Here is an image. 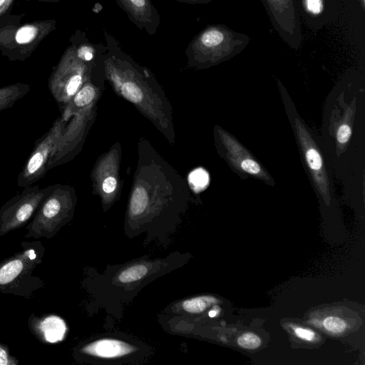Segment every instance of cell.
I'll return each mask as SVG.
<instances>
[{
    "label": "cell",
    "mask_w": 365,
    "mask_h": 365,
    "mask_svg": "<svg viewBox=\"0 0 365 365\" xmlns=\"http://www.w3.org/2000/svg\"><path fill=\"white\" fill-rule=\"evenodd\" d=\"M22 250L0 262V293L31 298L43 288V280L33 274L42 262L45 247L38 240L22 242Z\"/></svg>",
    "instance_id": "obj_1"
},
{
    "label": "cell",
    "mask_w": 365,
    "mask_h": 365,
    "mask_svg": "<svg viewBox=\"0 0 365 365\" xmlns=\"http://www.w3.org/2000/svg\"><path fill=\"white\" fill-rule=\"evenodd\" d=\"M250 41V38L245 34L224 25H210L195 36L185 53L190 63L210 66L240 53Z\"/></svg>",
    "instance_id": "obj_2"
},
{
    "label": "cell",
    "mask_w": 365,
    "mask_h": 365,
    "mask_svg": "<svg viewBox=\"0 0 365 365\" xmlns=\"http://www.w3.org/2000/svg\"><path fill=\"white\" fill-rule=\"evenodd\" d=\"M74 205L73 190L66 185H50L34 215L26 226V238H53L71 219Z\"/></svg>",
    "instance_id": "obj_3"
},
{
    "label": "cell",
    "mask_w": 365,
    "mask_h": 365,
    "mask_svg": "<svg viewBox=\"0 0 365 365\" xmlns=\"http://www.w3.org/2000/svg\"><path fill=\"white\" fill-rule=\"evenodd\" d=\"M55 28L54 20L22 25L14 21L0 22V51L11 61H24Z\"/></svg>",
    "instance_id": "obj_4"
},
{
    "label": "cell",
    "mask_w": 365,
    "mask_h": 365,
    "mask_svg": "<svg viewBox=\"0 0 365 365\" xmlns=\"http://www.w3.org/2000/svg\"><path fill=\"white\" fill-rule=\"evenodd\" d=\"M87 65L80 59L73 44L69 46L57 66L53 70L49 80V91L58 102L70 101L83 82Z\"/></svg>",
    "instance_id": "obj_5"
},
{
    "label": "cell",
    "mask_w": 365,
    "mask_h": 365,
    "mask_svg": "<svg viewBox=\"0 0 365 365\" xmlns=\"http://www.w3.org/2000/svg\"><path fill=\"white\" fill-rule=\"evenodd\" d=\"M63 118L56 119L49 130L38 138L22 170L17 177V185L26 187L43 178L64 130Z\"/></svg>",
    "instance_id": "obj_6"
},
{
    "label": "cell",
    "mask_w": 365,
    "mask_h": 365,
    "mask_svg": "<svg viewBox=\"0 0 365 365\" xmlns=\"http://www.w3.org/2000/svg\"><path fill=\"white\" fill-rule=\"evenodd\" d=\"M50 185H30L10 198L0 208V237L19 229L31 220Z\"/></svg>",
    "instance_id": "obj_7"
},
{
    "label": "cell",
    "mask_w": 365,
    "mask_h": 365,
    "mask_svg": "<svg viewBox=\"0 0 365 365\" xmlns=\"http://www.w3.org/2000/svg\"><path fill=\"white\" fill-rule=\"evenodd\" d=\"M261 1L278 35L292 48H299L303 37L300 16L294 0Z\"/></svg>",
    "instance_id": "obj_8"
},
{
    "label": "cell",
    "mask_w": 365,
    "mask_h": 365,
    "mask_svg": "<svg viewBox=\"0 0 365 365\" xmlns=\"http://www.w3.org/2000/svg\"><path fill=\"white\" fill-rule=\"evenodd\" d=\"M294 121L298 140L314 185L324 201L329 203L330 182L321 152L302 122L298 118Z\"/></svg>",
    "instance_id": "obj_9"
},
{
    "label": "cell",
    "mask_w": 365,
    "mask_h": 365,
    "mask_svg": "<svg viewBox=\"0 0 365 365\" xmlns=\"http://www.w3.org/2000/svg\"><path fill=\"white\" fill-rule=\"evenodd\" d=\"M299 16L312 30L317 31L335 20L339 11V0H294Z\"/></svg>",
    "instance_id": "obj_10"
},
{
    "label": "cell",
    "mask_w": 365,
    "mask_h": 365,
    "mask_svg": "<svg viewBox=\"0 0 365 365\" xmlns=\"http://www.w3.org/2000/svg\"><path fill=\"white\" fill-rule=\"evenodd\" d=\"M116 2L138 29L150 35L155 34L160 16L151 0H116Z\"/></svg>",
    "instance_id": "obj_11"
},
{
    "label": "cell",
    "mask_w": 365,
    "mask_h": 365,
    "mask_svg": "<svg viewBox=\"0 0 365 365\" xmlns=\"http://www.w3.org/2000/svg\"><path fill=\"white\" fill-rule=\"evenodd\" d=\"M28 327L34 336L43 344H56L63 341L68 330L61 317L48 314L40 317L31 314L28 319Z\"/></svg>",
    "instance_id": "obj_12"
},
{
    "label": "cell",
    "mask_w": 365,
    "mask_h": 365,
    "mask_svg": "<svg viewBox=\"0 0 365 365\" xmlns=\"http://www.w3.org/2000/svg\"><path fill=\"white\" fill-rule=\"evenodd\" d=\"M222 141L230 161L242 171L257 178L269 180V175L252 156L229 134L222 132Z\"/></svg>",
    "instance_id": "obj_13"
},
{
    "label": "cell",
    "mask_w": 365,
    "mask_h": 365,
    "mask_svg": "<svg viewBox=\"0 0 365 365\" xmlns=\"http://www.w3.org/2000/svg\"><path fill=\"white\" fill-rule=\"evenodd\" d=\"M135 351V347L125 341L114 339H102L81 348L85 354L102 359H115Z\"/></svg>",
    "instance_id": "obj_14"
},
{
    "label": "cell",
    "mask_w": 365,
    "mask_h": 365,
    "mask_svg": "<svg viewBox=\"0 0 365 365\" xmlns=\"http://www.w3.org/2000/svg\"><path fill=\"white\" fill-rule=\"evenodd\" d=\"M148 272L149 266L147 264H135L123 269L118 274L117 279L122 284H130L145 277Z\"/></svg>",
    "instance_id": "obj_15"
},
{
    "label": "cell",
    "mask_w": 365,
    "mask_h": 365,
    "mask_svg": "<svg viewBox=\"0 0 365 365\" xmlns=\"http://www.w3.org/2000/svg\"><path fill=\"white\" fill-rule=\"evenodd\" d=\"M218 299L212 296H200L187 299L182 304L183 310L192 314L203 312L211 305L217 304Z\"/></svg>",
    "instance_id": "obj_16"
},
{
    "label": "cell",
    "mask_w": 365,
    "mask_h": 365,
    "mask_svg": "<svg viewBox=\"0 0 365 365\" xmlns=\"http://www.w3.org/2000/svg\"><path fill=\"white\" fill-rule=\"evenodd\" d=\"M30 91V86L24 83H16L0 88V101L15 100L18 101Z\"/></svg>",
    "instance_id": "obj_17"
},
{
    "label": "cell",
    "mask_w": 365,
    "mask_h": 365,
    "mask_svg": "<svg viewBox=\"0 0 365 365\" xmlns=\"http://www.w3.org/2000/svg\"><path fill=\"white\" fill-rule=\"evenodd\" d=\"M148 198L145 190L142 187L135 188L130 202V212L134 216L141 215L146 209Z\"/></svg>",
    "instance_id": "obj_18"
},
{
    "label": "cell",
    "mask_w": 365,
    "mask_h": 365,
    "mask_svg": "<svg viewBox=\"0 0 365 365\" xmlns=\"http://www.w3.org/2000/svg\"><path fill=\"white\" fill-rule=\"evenodd\" d=\"M95 90L89 84L83 86L76 92L70 101L72 102V106L76 108H82L88 105L95 97Z\"/></svg>",
    "instance_id": "obj_19"
},
{
    "label": "cell",
    "mask_w": 365,
    "mask_h": 365,
    "mask_svg": "<svg viewBox=\"0 0 365 365\" xmlns=\"http://www.w3.org/2000/svg\"><path fill=\"white\" fill-rule=\"evenodd\" d=\"M324 329L332 334H340L346 329V323L340 317L328 316L322 322Z\"/></svg>",
    "instance_id": "obj_20"
},
{
    "label": "cell",
    "mask_w": 365,
    "mask_h": 365,
    "mask_svg": "<svg viewBox=\"0 0 365 365\" xmlns=\"http://www.w3.org/2000/svg\"><path fill=\"white\" fill-rule=\"evenodd\" d=\"M240 346L246 349H255L262 344L259 336L252 332H245L237 339Z\"/></svg>",
    "instance_id": "obj_21"
},
{
    "label": "cell",
    "mask_w": 365,
    "mask_h": 365,
    "mask_svg": "<svg viewBox=\"0 0 365 365\" xmlns=\"http://www.w3.org/2000/svg\"><path fill=\"white\" fill-rule=\"evenodd\" d=\"M208 175L202 169L194 170L190 175V181L196 190L203 189L208 183Z\"/></svg>",
    "instance_id": "obj_22"
},
{
    "label": "cell",
    "mask_w": 365,
    "mask_h": 365,
    "mask_svg": "<svg viewBox=\"0 0 365 365\" xmlns=\"http://www.w3.org/2000/svg\"><path fill=\"white\" fill-rule=\"evenodd\" d=\"M290 327L292 328L294 335L301 340L305 341H313L317 339L316 333L310 329L294 324H291Z\"/></svg>",
    "instance_id": "obj_23"
},
{
    "label": "cell",
    "mask_w": 365,
    "mask_h": 365,
    "mask_svg": "<svg viewBox=\"0 0 365 365\" xmlns=\"http://www.w3.org/2000/svg\"><path fill=\"white\" fill-rule=\"evenodd\" d=\"M19 360L10 354L7 345L0 341V365H18Z\"/></svg>",
    "instance_id": "obj_24"
},
{
    "label": "cell",
    "mask_w": 365,
    "mask_h": 365,
    "mask_svg": "<svg viewBox=\"0 0 365 365\" xmlns=\"http://www.w3.org/2000/svg\"><path fill=\"white\" fill-rule=\"evenodd\" d=\"M351 135V128L347 123L340 125L336 131V140L339 144L345 145Z\"/></svg>",
    "instance_id": "obj_25"
},
{
    "label": "cell",
    "mask_w": 365,
    "mask_h": 365,
    "mask_svg": "<svg viewBox=\"0 0 365 365\" xmlns=\"http://www.w3.org/2000/svg\"><path fill=\"white\" fill-rule=\"evenodd\" d=\"M117 186V181L113 177L106 178L103 182L102 187L105 192L110 193L113 192Z\"/></svg>",
    "instance_id": "obj_26"
},
{
    "label": "cell",
    "mask_w": 365,
    "mask_h": 365,
    "mask_svg": "<svg viewBox=\"0 0 365 365\" xmlns=\"http://www.w3.org/2000/svg\"><path fill=\"white\" fill-rule=\"evenodd\" d=\"M14 1V0H0V17L11 9Z\"/></svg>",
    "instance_id": "obj_27"
},
{
    "label": "cell",
    "mask_w": 365,
    "mask_h": 365,
    "mask_svg": "<svg viewBox=\"0 0 365 365\" xmlns=\"http://www.w3.org/2000/svg\"><path fill=\"white\" fill-rule=\"evenodd\" d=\"M16 102V101L15 100H5L0 101V111L12 107Z\"/></svg>",
    "instance_id": "obj_28"
},
{
    "label": "cell",
    "mask_w": 365,
    "mask_h": 365,
    "mask_svg": "<svg viewBox=\"0 0 365 365\" xmlns=\"http://www.w3.org/2000/svg\"><path fill=\"white\" fill-rule=\"evenodd\" d=\"M178 1H182L188 4H207L210 2L212 0H177Z\"/></svg>",
    "instance_id": "obj_29"
},
{
    "label": "cell",
    "mask_w": 365,
    "mask_h": 365,
    "mask_svg": "<svg viewBox=\"0 0 365 365\" xmlns=\"http://www.w3.org/2000/svg\"><path fill=\"white\" fill-rule=\"evenodd\" d=\"M220 312V308L218 307H215L214 309H211L208 314L210 317H216Z\"/></svg>",
    "instance_id": "obj_30"
},
{
    "label": "cell",
    "mask_w": 365,
    "mask_h": 365,
    "mask_svg": "<svg viewBox=\"0 0 365 365\" xmlns=\"http://www.w3.org/2000/svg\"><path fill=\"white\" fill-rule=\"evenodd\" d=\"M359 7L361 8L362 11L365 10V0H357Z\"/></svg>",
    "instance_id": "obj_31"
},
{
    "label": "cell",
    "mask_w": 365,
    "mask_h": 365,
    "mask_svg": "<svg viewBox=\"0 0 365 365\" xmlns=\"http://www.w3.org/2000/svg\"><path fill=\"white\" fill-rule=\"evenodd\" d=\"M309 323L315 327H319V321L317 319H312Z\"/></svg>",
    "instance_id": "obj_32"
},
{
    "label": "cell",
    "mask_w": 365,
    "mask_h": 365,
    "mask_svg": "<svg viewBox=\"0 0 365 365\" xmlns=\"http://www.w3.org/2000/svg\"><path fill=\"white\" fill-rule=\"evenodd\" d=\"M38 1H51L53 0H38Z\"/></svg>",
    "instance_id": "obj_33"
},
{
    "label": "cell",
    "mask_w": 365,
    "mask_h": 365,
    "mask_svg": "<svg viewBox=\"0 0 365 365\" xmlns=\"http://www.w3.org/2000/svg\"><path fill=\"white\" fill-rule=\"evenodd\" d=\"M0 316H1V314H0Z\"/></svg>",
    "instance_id": "obj_34"
}]
</instances>
